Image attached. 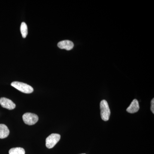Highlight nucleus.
Masks as SVG:
<instances>
[{
  "mask_svg": "<svg viewBox=\"0 0 154 154\" xmlns=\"http://www.w3.org/2000/svg\"><path fill=\"white\" fill-rule=\"evenodd\" d=\"M101 116L102 120L107 121L109 120L110 115V110L107 101L103 100L100 102Z\"/></svg>",
  "mask_w": 154,
  "mask_h": 154,
  "instance_id": "obj_1",
  "label": "nucleus"
},
{
  "mask_svg": "<svg viewBox=\"0 0 154 154\" xmlns=\"http://www.w3.org/2000/svg\"><path fill=\"white\" fill-rule=\"evenodd\" d=\"M11 85L19 91L25 94H31L33 91V88L31 86L25 83L14 82L11 83Z\"/></svg>",
  "mask_w": 154,
  "mask_h": 154,
  "instance_id": "obj_2",
  "label": "nucleus"
},
{
  "mask_svg": "<svg viewBox=\"0 0 154 154\" xmlns=\"http://www.w3.org/2000/svg\"><path fill=\"white\" fill-rule=\"evenodd\" d=\"M22 118L25 123L29 125L36 124L38 120V116L31 113H25L23 115Z\"/></svg>",
  "mask_w": 154,
  "mask_h": 154,
  "instance_id": "obj_3",
  "label": "nucleus"
},
{
  "mask_svg": "<svg viewBox=\"0 0 154 154\" xmlns=\"http://www.w3.org/2000/svg\"><path fill=\"white\" fill-rule=\"evenodd\" d=\"M60 135L58 134H52L46 139V146L48 149H51L59 141Z\"/></svg>",
  "mask_w": 154,
  "mask_h": 154,
  "instance_id": "obj_4",
  "label": "nucleus"
},
{
  "mask_svg": "<svg viewBox=\"0 0 154 154\" xmlns=\"http://www.w3.org/2000/svg\"><path fill=\"white\" fill-rule=\"evenodd\" d=\"M0 104L2 107L8 110H13L16 106L15 103H14L13 101L5 97L0 99Z\"/></svg>",
  "mask_w": 154,
  "mask_h": 154,
  "instance_id": "obj_5",
  "label": "nucleus"
},
{
  "mask_svg": "<svg viewBox=\"0 0 154 154\" xmlns=\"http://www.w3.org/2000/svg\"><path fill=\"white\" fill-rule=\"evenodd\" d=\"M73 42L70 40H65L60 42L58 43L57 46L60 49L70 50L74 47Z\"/></svg>",
  "mask_w": 154,
  "mask_h": 154,
  "instance_id": "obj_6",
  "label": "nucleus"
},
{
  "mask_svg": "<svg viewBox=\"0 0 154 154\" xmlns=\"http://www.w3.org/2000/svg\"><path fill=\"white\" fill-rule=\"evenodd\" d=\"M140 109L138 101L137 99H134L129 107H128L126 111L128 113H134L137 112Z\"/></svg>",
  "mask_w": 154,
  "mask_h": 154,
  "instance_id": "obj_7",
  "label": "nucleus"
},
{
  "mask_svg": "<svg viewBox=\"0 0 154 154\" xmlns=\"http://www.w3.org/2000/svg\"><path fill=\"white\" fill-rule=\"evenodd\" d=\"M10 134V131L5 125L0 124V139L8 137Z\"/></svg>",
  "mask_w": 154,
  "mask_h": 154,
  "instance_id": "obj_8",
  "label": "nucleus"
},
{
  "mask_svg": "<svg viewBox=\"0 0 154 154\" xmlns=\"http://www.w3.org/2000/svg\"><path fill=\"white\" fill-rule=\"evenodd\" d=\"M25 150L21 147L14 148L9 150V154H25Z\"/></svg>",
  "mask_w": 154,
  "mask_h": 154,
  "instance_id": "obj_9",
  "label": "nucleus"
},
{
  "mask_svg": "<svg viewBox=\"0 0 154 154\" xmlns=\"http://www.w3.org/2000/svg\"><path fill=\"white\" fill-rule=\"evenodd\" d=\"M20 30H21V34L23 38H26V36L28 35V27L25 22H22L20 27Z\"/></svg>",
  "mask_w": 154,
  "mask_h": 154,
  "instance_id": "obj_10",
  "label": "nucleus"
},
{
  "mask_svg": "<svg viewBox=\"0 0 154 154\" xmlns=\"http://www.w3.org/2000/svg\"><path fill=\"white\" fill-rule=\"evenodd\" d=\"M151 110L153 113H154V99H152L151 101Z\"/></svg>",
  "mask_w": 154,
  "mask_h": 154,
  "instance_id": "obj_11",
  "label": "nucleus"
},
{
  "mask_svg": "<svg viewBox=\"0 0 154 154\" xmlns=\"http://www.w3.org/2000/svg\"></svg>",
  "mask_w": 154,
  "mask_h": 154,
  "instance_id": "obj_12",
  "label": "nucleus"
}]
</instances>
